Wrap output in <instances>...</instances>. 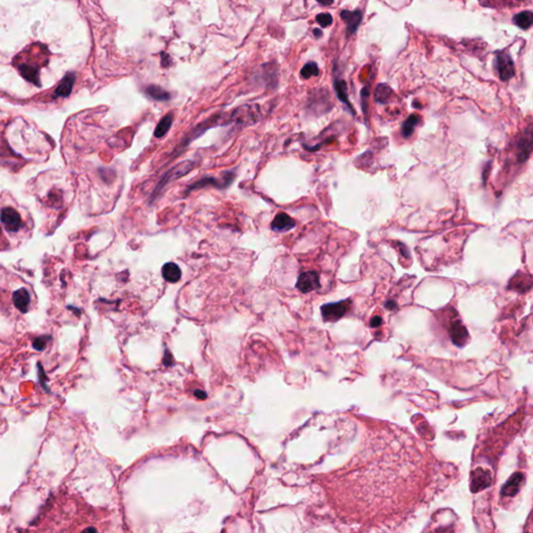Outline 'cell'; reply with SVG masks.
Instances as JSON below:
<instances>
[{
	"label": "cell",
	"mask_w": 533,
	"mask_h": 533,
	"mask_svg": "<svg viewBox=\"0 0 533 533\" xmlns=\"http://www.w3.org/2000/svg\"><path fill=\"white\" fill-rule=\"evenodd\" d=\"M0 299L3 310L27 314L36 304V296L32 286L11 271L0 272Z\"/></svg>",
	"instance_id": "obj_1"
},
{
	"label": "cell",
	"mask_w": 533,
	"mask_h": 533,
	"mask_svg": "<svg viewBox=\"0 0 533 533\" xmlns=\"http://www.w3.org/2000/svg\"><path fill=\"white\" fill-rule=\"evenodd\" d=\"M0 225L12 247L21 245L33 232V220L11 196H0Z\"/></svg>",
	"instance_id": "obj_2"
},
{
	"label": "cell",
	"mask_w": 533,
	"mask_h": 533,
	"mask_svg": "<svg viewBox=\"0 0 533 533\" xmlns=\"http://www.w3.org/2000/svg\"><path fill=\"white\" fill-rule=\"evenodd\" d=\"M495 69L502 81H509L515 75L514 63L508 51L501 50L496 53Z\"/></svg>",
	"instance_id": "obj_3"
},
{
	"label": "cell",
	"mask_w": 533,
	"mask_h": 533,
	"mask_svg": "<svg viewBox=\"0 0 533 533\" xmlns=\"http://www.w3.org/2000/svg\"><path fill=\"white\" fill-rule=\"evenodd\" d=\"M349 305H350L349 300L325 304L321 307V313L325 321L335 322L339 319H341L347 313Z\"/></svg>",
	"instance_id": "obj_4"
},
{
	"label": "cell",
	"mask_w": 533,
	"mask_h": 533,
	"mask_svg": "<svg viewBox=\"0 0 533 533\" xmlns=\"http://www.w3.org/2000/svg\"><path fill=\"white\" fill-rule=\"evenodd\" d=\"M296 288L302 293H310L321 288L320 276L316 271H307L299 275Z\"/></svg>",
	"instance_id": "obj_5"
},
{
	"label": "cell",
	"mask_w": 533,
	"mask_h": 533,
	"mask_svg": "<svg viewBox=\"0 0 533 533\" xmlns=\"http://www.w3.org/2000/svg\"><path fill=\"white\" fill-rule=\"evenodd\" d=\"M362 12L360 10H354V11H348L343 10L341 12V19L346 23L347 25V36L354 35L358 27L362 21Z\"/></svg>",
	"instance_id": "obj_6"
},
{
	"label": "cell",
	"mask_w": 533,
	"mask_h": 533,
	"mask_svg": "<svg viewBox=\"0 0 533 533\" xmlns=\"http://www.w3.org/2000/svg\"><path fill=\"white\" fill-rule=\"evenodd\" d=\"M333 88H334L336 96H338V98H339V100L347 106V108L350 111H351L352 115H355V110H354L351 102L349 101L348 87H347L346 81L343 78H340V77H338V76L335 75L334 80H333Z\"/></svg>",
	"instance_id": "obj_7"
},
{
	"label": "cell",
	"mask_w": 533,
	"mask_h": 533,
	"mask_svg": "<svg viewBox=\"0 0 533 533\" xmlns=\"http://www.w3.org/2000/svg\"><path fill=\"white\" fill-rule=\"evenodd\" d=\"M296 226V222L286 213H279L272 222V229L277 232H285Z\"/></svg>",
	"instance_id": "obj_8"
},
{
	"label": "cell",
	"mask_w": 533,
	"mask_h": 533,
	"mask_svg": "<svg viewBox=\"0 0 533 533\" xmlns=\"http://www.w3.org/2000/svg\"><path fill=\"white\" fill-rule=\"evenodd\" d=\"M162 275L168 283L175 284L181 278V271L179 266L174 262H167L162 268Z\"/></svg>",
	"instance_id": "obj_9"
},
{
	"label": "cell",
	"mask_w": 533,
	"mask_h": 533,
	"mask_svg": "<svg viewBox=\"0 0 533 533\" xmlns=\"http://www.w3.org/2000/svg\"><path fill=\"white\" fill-rule=\"evenodd\" d=\"M451 339L454 342V344L462 346L465 345L468 338V331L465 328V326L461 324L460 321H455L452 323L451 326Z\"/></svg>",
	"instance_id": "obj_10"
},
{
	"label": "cell",
	"mask_w": 533,
	"mask_h": 533,
	"mask_svg": "<svg viewBox=\"0 0 533 533\" xmlns=\"http://www.w3.org/2000/svg\"><path fill=\"white\" fill-rule=\"evenodd\" d=\"M512 22L518 29L527 31L532 26L533 23V14L531 11H524L516 14L513 16Z\"/></svg>",
	"instance_id": "obj_11"
},
{
	"label": "cell",
	"mask_w": 533,
	"mask_h": 533,
	"mask_svg": "<svg viewBox=\"0 0 533 533\" xmlns=\"http://www.w3.org/2000/svg\"><path fill=\"white\" fill-rule=\"evenodd\" d=\"M489 483H490L489 475L487 473H485L484 471L478 469L475 472V476L473 477L472 490H475V492H478V490L487 487L489 485Z\"/></svg>",
	"instance_id": "obj_12"
},
{
	"label": "cell",
	"mask_w": 533,
	"mask_h": 533,
	"mask_svg": "<svg viewBox=\"0 0 533 533\" xmlns=\"http://www.w3.org/2000/svg\"><path fill=\"white\" fill-rule=\"evenodd\" d=\"M74 80H75V76L73 74L66 75L63 78V80L60 82L58 89L55 90V95H58L60 97L69 96V94L72 91Z\"/></svg>",
	"instance_id": "obj_13"
},
{
	"label": "cell",
	"mask_w": 533,
	"mask_h": 533,
	"mask_svg": "<svg viewBox=\"0 0 533 533\" xmlns=\"http://www.w3.org/2000/svg\"><path fill=\"white\" fill-rule=\"evenodd\" d=\"M391 96V89L386 83H379L375 89V101L380 104H385L389 101Z\"/></svg>",
	"instance_id": "obj_14"
},
{
	"label": "cell",
	"mask_w": 533,
	"mask_h": 533,
	"mask_svg": "<svg viewBox=\"0 0 533 533\" xmlns=\"http://www.w3.org/2000/svg\"><path fill=\"white\" fill-rule=\"evenodd\" d=\"M421 121V118L420 116L418 115H411L408 119H406L403 124H402V128H401V134L403 136V138L405 139H409L412 137V135L414 134L415 131V128L416 126L419 124V122Z\"/></svg>",
	"instance_id": "obj_15"
},
{
	"label": "cell",
	"mask_w": 533,
	"mask_h": 533,
	"mask_svg": "<svg viewBox=\"0 0 533 533\" xmlns=\"http://www.w3.org/2000/svg\"><path fill=\"white\" fill-rule=\"evenodd\" d=\"M146 94L153 100L166 101L170 99V94L159 86H148L146 88Z\"/></svg>",
	"instance_id": "obj_16"
},
{
	"label": "cell",
	"mask_w": 533,
	"mask_h": 533,
	"mask_svg": "<svg viewBox=\"0 0 533 533\" xmlns=\"http://www.w3.org/2000/svg\"><path fill=\"white\" fill-rule=\"evenodd\" d=\"M173 123V114L169 113L167 114L158 124L156 131H154V136L156 138H162L164 137L168 131H169L171 125Z\"/></svg>",
	"instance_id": "obj_17"
},
{
	"label": "cell",
	"mask_w": 533,
	"mask_h": 533,
	"mask_svg": "<svg viewBox=\"0 0 533 533\" xmlns=\"http://www.w3.org/2000/svg\"><path fill=\"white\" fill-rule=\"evenodd\" d=\"M518 146H520V147H518V148H520V154H518V156H520V160L522 162H524V161H526L529 158L530 152H531V146H532L531 129L529 130L528 136L527 137L525 136V138H523L521 140V142H520V144H518Z\"/></svg>",
	"instance_id": "obj_18"
},
{
	"label": "cell",
	"mask_w": 533,
	"mask_h": 533,
	"mask_svg": "<svg viewBox=\"0 0 533 533\" xmlns=\"http://www.w3.org/2000/svg\"><path fill=\"white\" fill-rule=\"evenodd\" d=\"M319 72L318 64L315 62H310L304 65V67L301 69L300 74L304 79H308L313 76H318Z\"/></svg>",
	"instance_id": "obj_19"
},
{
	"label": "cell",
	"mask_w": 533,
	"mask_h": 533,
	"mask_svg": "<svg viewBox=\"0 0 533 533\" xmlns=\"http://www.w3.org/2000/svg\"><path fill=\"white\" fill-rule=\"evenodd\" d=\"M316 20L322 27H328L333 22L332 16L328 13H321V14H319V15H317V17H316Z\"/></svg>",
	"instance_id": "obj_20"
},
{
	"label": "cell",
	"mask_w": 533,
	"mask_h": 533,
	"mask_svg": "<svg viewBox=\"0 0 533 533\" xmlns=\"http://www.w3.org/2000/svg\"><path fill=\"white\" fill-rule=\"evenodd\" d=\"M8 249H11V245L8 241V237L2 227V225H0V251H4V250H8Z\"/></svg>",
	"instance_id": "obj_21"
},
{
	"label": "cell",
	"mask_w": 533,
	"mask_h": 533,
	"mask_svg": "<svg viewBox=\"0 0 533 533\" xmlns=\"http://www.w3.org/2000/svg\"><path fill=\"white\" fill-rule=\"evenodd\" d=\"M316 2L323 7H329L334 3V0H316Z\"/></svg>",
	"instance_id": "obj_22"
},
{
	"label": "cell",
	"mask_w": 533,
	"mask_h": 533,
	"mask_svg": "<svg viewBox=\"0 0 533 533\" xmlns=\"http://www.w3.org/2000/svg\"><path fill=\"white\" fill-rule=\"evenodd\" d=\"M194 394H195V396H196V397H197V398H199V399H201V400H202V399H205V398H206V394H205V392H204L203 390H200V389H198V390H195V392H194Z\"/></svg>",
	"instance_id": "obj_23"
},
{
	"label": "cell",
	"mask_w": 533,
	"mask_h": 533,
	"mask_svg": "<svg viewBox=\"0 0 533 533\" xmlns=\"http://www.w3.org/2000/svg\"><path fill=\"white\" fill-rule=\"evenodd\" d=\"M381 322H382L381 318H379V317H375V318L371 321V325H372V326H379V325L381 324Z\"/></svg>",
	"instance_id": "obj_24"
},
{
	"label": "cell",
	"mask_w": 533,
	"mask_h": 533,
	"mask_svg": "<svg viewBox=\"0 0 533 533\" xmlns=\"http://www.w3.org/2000/svg\"><path fill=\"white\" fill-rule=\"evenodd\" d=\"M314 35H315V37L320 38V37H322V32L320 30H314Z\"/></svg>",
	"instance_id": "obj_25"
}]
</instances>
